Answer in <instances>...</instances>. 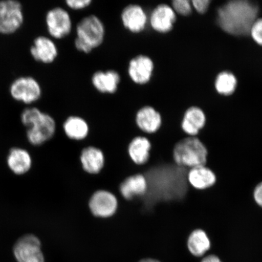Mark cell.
Returning a JSON list of instances; mask_svg holds the SVG:
<instances>
[{
	"instance_id": "cell-25",
	"label": "cell",
	"mask_w": 262,
	"mask_h": 262,
	"mask_svg": "<svg viewBox=\"0 0 262 262\" xmlns=\"http://www.w3.org/2000/svg\"><path fill=\"white\" fill-rule=\"evenodd\" d=\"M43 111L35 106H27L24 108L20 114L21 122L26 129L29 128L35 121L41 116Z\"/></svg>"
},
{
	"instance_id": "cell-26",
	"label": "cell",
	"mask_w": 262,
	"mask_h": 262,
	"mask_svg": "<svg viewBox=\"0 0 262 262\" xmlns=\"http://www.w3.org/2000/svg\"><path fill=\"white\" fill-rule=\"evenodd\" d=\"M172 6L175 12L183 16L189 15L192 11L191 3L188 0H174L172 3Z\"/></svg>"
},
{
	"instance_id": "cell-5",
	"label": "cell",
	"mask_w": 262,
	"mask_h": 262,
	"mask_svg": "<svg viewBox=\"0 0 262 262\" xmlns=\"http://www.w3.org/2000/svg\"><path fill=\"white\" fill-rule=\"evenodd\" d=\"M24 6L18 0H0V35H11L24 26Z\"/></svg>"
},
{
	"instance_id": "cell-31",
	"label": "cell",
	"mask_w": 262,
	"mask_h": 262,
	"mask_svg": "<svg viewBox=\"0 0 262 262\" xmlns=\"http://www.w3.org/2000/svg\"><path fill=\"white\" fill-rule=\"evenodd\" d=\"M201 262H223L220 257L215 254H209L206 255L202 258Z\"/></svg>"
},
{
	"instance_id": "cell-13",
	"label": "cell",
	"mask_w": 262,
	"mask_h": 262,
	"mask_svg": "<svg viewBox=\"0 0 262 262\" xmlns=\"http://www.w3.org/2000/svg\"><path fill=\"white\" fill-rule=\"evenodd\" d=\"M176 20V12L171 6L166 4L156 6L148 16V24L150 27L160 34L171 31Z\"/></svg>"
},
{
	"instance_id": "cell-32",
	"label": "cell",
	"mask_w": 262,
	"mask_h": 262,
	"mask_svg": "<svg viewBox=\"0 0 262 262\" xmlns=\"http://www.w3.org/2000/svg\"><path fill=\"white\" fill-rule=\"evenodd\" d=\"M137 262H162L157 258H152V257H145L142 258V259L139 260Z\"/></svg>"
},
{
	"instance_id": "cell-28",
	"label": "cell",
	"mask_w": 262,
	"mask_h": 262,
	"mask_svg": "<svg viewBox=\"0 0 262 262\" xmlns=\"http://www.w3.org/2000/svg\"><path fill=\"white\" fill-rule=\"evenodd\" d=\"M66 5L73 11H81L89 8L93 3L92 0H67Z\"/></svg>"
},
{
	"instance_id": "cell-9",
	"label": "cell",
	"mask_w": 262,
	"mask_h": 262,
	"mask_svg": "<svg viewBox=\"0 0 262 262\" xmlns=\"http://www.w3.org/2000/svg\"><path fill=\"white\" fill-rule=\"evenodd\" d=\"M88 206L94 217L108 219L116 214L119 201L116 195L105 189L95 191L90 198Z\"/></svg>"
},
{
	"instance_id": "cell-29",
	"label": "cell",
	"mask_w": 262,
	"mask_h": 262,
	"mask_svg": "<svg viewBox=\"0 0 262 262\" xmlns=\"http://www.w3.org/2000/svg\"><path fill=\"white\" fill-rule=\"evenodd\" d=\"M253 198L255 204L262 209V181L257 183L253 191Z\"/></svg>"
},
{
	"instance_id": "cell-27",
	"label": "cell",
	"mask_w": 262,
	"mask_h": 262,
	"mask_svg": "<svg viewBox=\"0 0 262 262\" xmlns=\"http://www.w3.org/2000/svg\"><path fill=\"white\" fill-rule=\"evenodd\" d=\"M252 38L258 45L262 46V18L257 19L250 32Z\"/></svg>"
},
{
	"instance_id": "cell-30",
	"label": "cell",
	"mask_w": 262,
	"mask_h": 262,
	"mask_svg": "<svg viewBox=\"0 0 262 262\" xmlns=\"http://www.w3.org/2000/svg\"><path fill=\"white\" fill-rule=\"evenodd\" d=\"M209 3V0H193L192 5L200 14H204L207 11Z\"/></svg>"
},
{
	"instance_id": "cell-10",
	"label": "cell",
	"mask_w": 262,
	"mask_h": 262,
	"mask_svg": "<svg viewBox=\"0 0 262 262\" xmlns=\"http://www.w3.org/2000/svg\"><path fill=\"white\" fill-rule=\"evenodd\" d=\"M155 71V63L152 58L145 54H139L130 59L127 72L129 79L139 86L149 83Z\"/></svg>"
},
{
	"instance_id": "cell-14",
	"label": "cell",
	"mask_w": 262,
	"mask_h": 262,
	"mask_svg": "<svg viewBox=\"0 0 262 262\" xmlns=\"http://www.w3.org/2000/svg\"><path fill=\"white\" fill-rule=\"evenodd\" d=\"M136 126L142 132L154 134L158 132L162 126V117L155 107L145 105L137 110L135 116Z\"/></svg>"
},
{
	"instance_id": "cell-23",
	"label": "cell",
	"mask_w": 262,
	"mask_h": 262,
	"mask_svg": "<svg viewBox=\"0 0 262 262\" xmlns=\"http://www.w3.org/2000/svg\"><path fill=\"white\" fill-rule=\"evenodd\" d=\"M8 165L11 171L16 174H24L31 168V157L27 150L14 147L10 150Z\"/></svg>"
},
{
	"instance_id": "cell-6",
	"label": "cell",
	"mask_w": 262,
	"mask_h": 262,
	"mask_svg": "<svg viewBox=\"0 0 262 262\" xmlns=\"http://www.w3.org/2000/svg\"><path fill=\"white\" fill-rule=\"evenodd\" d=\"M45 22L49 37L54 40L68 37L73 31V23L70 12L60 6L48 10Z\"/></svg>"
},
{
	"instance_id": "cell-1",
	"label": "cell",
	"mask_w": 262,
	"mask_h": 262,
	"mask_svg": "<svg viewBox=\"0 0 262 262\" xmlns=\"http://www.w3.org/2000/svg\"><path fill=\"white\" fill-rule=\"evenodd\" d=\"M258 9L254 3L244 0L229 2L217 11V24L229 34L243 36L250 34L256 20Z\"/></svg>"
},
{
	"instance_id": "cell-21",
	"label": "cell",
	"mask_w": 262,
	"mask_h": 262,
	"mask_svg": "<svg viewBox=\"0 0 262 262\" xmlns=\"http://www.w3.org/2000/svg\"><path fill=\"white\" fill-rule=\"evenodd\" d=\"M206 122L203 111L198 107H191L186 111L181 123L182 129L189 137H196L204 129Z\"/></svg>"
},
{
	"instance_id": "cell-2",
	"label": "cell",
	"mask_w": 262,
	"mask_h": 262,
	"mask_svg": "<svg viewBox=\"0 0 262 262\" xmlns=\"http://www.w3.org/2000/svg\"><path fill=\"white\" fill-rule=\"evenodd\" d=\"M74 47L78 51L88 54L102 45L106 28L98 16L91 14L81 18L75 26Z\"/></svg>"
},
{
	"instance_id": "cell-7",
	"label": "cell",
	"mask_w": 262,
	"mask_h": 262,
	"mask_svg": "<svg viewBox=\"0 0 262 262\" xmlns=\"http://www.w3.org/2000/svg\"><path fill=\"white\" fill-rule=\"evenodd\" d=\"M13 254L17 262H46L41 242L34 234L19 237L13 247Z\"/></svg>"
},
{
	"instance_id": "cell-17",
	"label": "cell",
	"mask_w": 262,
	"mask_h": 262,
	"mask_svg": "<svg viewBox=\"0 0 262 262\" xmlns=\"http://www.w3.org/2000/svg\"><path fill=\"white\" fill-rule=\"evenodd\" d=\"M80 162L84 171L91 175H97L102 171L105 165V156L99 147L89 146L82 149Z\"/></svg>"
},
{
	"instance_id": "cell-19",
	"label": "cell",
	"mask_w": 262,
	"mask_h": 262,
	"mask_svg": "<svg viewBox=\"0 0 262 262\" xmlns=\"http://www.w3.org/2000/svg\"><path fill=\"white\" fill-rule=\"evenodd\" d=\"M152 147L151 142L147 137L136 136L130 140L127 146V153L134 164L144 165L149 162Z\"/></svg>"
},
{
	"instance_id": "cell-22",
	"label": "cell",
	"mask_w": 262,
	"mask_h": 262,
	"mask_svg": "<svg viewBox=\"0 0 262 262\" xmlns=\"http://www.w3.org/2000/svg\"><path fill=\"white\" fill-rule=\"evenodd\" d=\"M64 133L72 140L82 141L86 139L90 132L89 124L83 117L79 116H69L63 124Z\"/></svg>"
},
{
	"instance_id": "cell-4",
	"label": "cell",
	"mask_w": 262,
	"mask_h": 262,
	"mask_svg": "<svg viewBox=\"0 0 262 262\" xmlns=\"http://www.w3.org/2000/svg\"><path fill=\"white\" fill-rule=\"evenodd\" d=\"M13 100L27 106H34L41 98L42 90L40 82L31 75H21L15 78L9 87Z\"/></svg>"
},
{
	"instance_id": "cell-11",
	"label": "cell",
	"mask_w": 262,
	"mask_h": 262,
	"mask_svg": "<svg viewBox=\"0 0 262 262\" xmlns=\"http://www.w3.org/2000/svg\"><path fill=\"white\" fill-rule=\"evenodd\" d=\"M29 53L38 63L50 64L57 60L59 51L53 39L47 35H38L33 40Z\"/></svg>"
},
{
	"instance_id": "cell-16",
	"label": "cell",
	"mask_w": 262,
	"mask_h": 262,
	"mask_svg": "<svg viewBox=\"0 0 262 262\" xmlns=\"http://www.w3.org/2000/svg\"><path fill=\"white\" fill-rule=\"evenodd\" d=\"M186 180L189 185L196 191H205L210 189L217 181L215 172L206 165L189 169Z\"/></svg>"
},
{
	"instance_id": "cell-12",
	"label": "cell",
	"mask_w": 262,
	"mask_h": 262,
	"mask_svg": "<svg viewBox=\"0 0 262 262\" xmlns=\"http://www.w3.org/2000/svg\"><path fill=\"white\" fill-rule=\"evenodd\" d=\"M120 19L124 28L134 34H140L148 25V16L145 10L136 3L127 5L122 9Z\"/></svg>"
},
{
	"instance_id": "cell-15",
	"label": "cell",
	"mask_w": 262,
	"mask_h": 262,
	"mask_svg": "<svg viewBox=\"0 0 262 262\" xmlns=\"http://www.w3.org/2000/svg\"><path fill=\"white\" fill-rule=\"evenodd\" d=\"M121 76L116 70H98L92 75L91 83L98 93L113 95L119 90Z\"/></svg>"
},
{
	"instance_id": "cell-24",
	"label": "cell",
	"mask_w": 262,
	"mask_h": 262,
	"mask_svg": "<svg viewBox=\"0 0 262 262\" xmlns=\"http://www.w3.org/2000/svg\"><path fill=\"white\" fill-rule=\"evenodd\" d=\"M237 83L236 78L233 74L229 72H222L216 78L215 87L219 94L229 96L235 91Z\"/></svg>"
},
{
	"instance_id": "cell-3",
	"label": "cell",
	"mask_w": 262,
	"mask_h": 262,
	"mask_svg": "<svg viewBox=\"0 0 262 262\" xmlns=\"http://www.w3.org/2000/svg\"><path fill=\"white\" fill-rule=\"evenodd\" d=\"M173 163L186 169L206 165L208 150L198 137H185L177 142L172 151Z\"/></svg>"
},
{
	"instance_id": "cell-18",
	"label": "cell",
	"mask_w": 262,
	"mask_h": 262,
	"mask_svg": "<svg viewBox=\"0 0 262 262\" xmlns=\"http://www.w3.org/2000/svg\"><path fill=\"white\" fill-rule=\"evenodd\" d=\"M148 189V180L145 175L140 173L127 177L119 186L120 194L127 201H130L135 196L146 195Z\"/></svg>"
},
{
	"instance_id": "cell-20",
	"label": "cell",
	"mask_w": 262,
	"mask_h": 262,
	"mask_svg": "<svg viewBox=\"0 0 262 262\" xmlns=\"http://www.w3.org/2000/svg\"><path fill=\"white\" fill-rule=\"evenodd\" d=\"M186 244L189 253L195 257L204 256L212 247L207 232L201 228L195 229L190 232Z\"/></svg>"
},
{
	"instance_id": "cell-8",
	"label": "cell",
	"mask_w": 262,
	"mask_h": 262,
	"mask_svg": "<svg viewBox=\"0 0 262 262\" xmlns=\"http://www.w3.org/2000/svg\"><path fill=\"white\" fill-rule=\"evenodd\" d=\"M57 130V123L51 115L45 113L26 129L29 142L34 146H40L53 138Z\"/></svg>"
}]
</instances>
